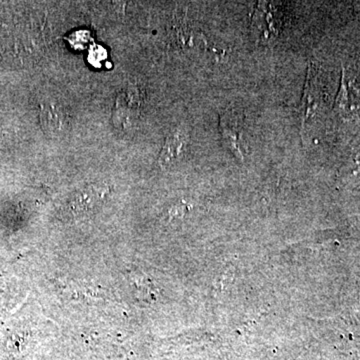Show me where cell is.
I'll list each match as a JSON object with an SVG mask.
<instances>
[{
    "mask_svg": "<svg viewBox=\"0 0 360 360\" xmlns=\"http://www.w3.org/2000/svg\"><path fill=\"white\" fill-rule=\"evenodd\" d=\"M243 118L236 111L227 110L220 116V131L227 146L239 160H243L246 144L243 141Z\"/></svg>",
    "mask_w": 360,
    "mask_h": 360,
    "instance_id": "cell-1",
    "label": "cell"
},
{
    "mask_svg": "<svg viewBox=\"0 0 360 360\" xmlns=\"http://www.w3.org/2000/svg\"><path fill=\"white\" fill-rule=\"evenodd\" d=\"M108 187L104 184H92L78 191L68 203V208L75 215L86 214L103 202L108 194Z\"/></svg>",
    "mask_w": 360,
    "mask_h": 360,
    "instance_id": "cell-2",
    "label": "cell"
},
{
    "mask_svg": "<svg viewBox=\"0 0 360 360\" xmlns=\"http://www.w3.org/2000/svg\"><path fill=\"white\" fill-rule=\"evenodd\" d=\"M316 71L314 63L309 66L307 70V79H305L304 89H303V96L302 104H300V112L302 118V127L309 117L316 113L319 108V94L317 89Z\"/></svg>",
    "mask_w": 360,
    "mask_h": 360,
    "instance_id": "cell-3",
    "label": "cell"
},
{
    "mask_svg": "<svg viewBox=\"0 0 360 360\" xmlns=\"http://www.w3.org/2000/svg\"><path fill=\"white\" fill-rule=\"evenodd\" d=\"M186 136L181 130L177 129L167 137L165 146L161 150L158 162L161 167H168L175 161L182 158L186 148Z\"/></svg>",
    "mask_w": 360,
    "mask_h": 360,
    "instance_id": "cell-4",
    "label": "cell"
},
{
    "mask_svg": "<svg viewBox=\"0 0 360 360\" xmlns=\"http://www.w3.org/2000/svg\"><path fill=\"white\" fill-rule=\"evenodd\" d=\"M359 90L355 89L352 82L345 77V70L342 71L340 91L335 99V108L343 113H352L356 110V101L359 98Z\"/></svg>",
    "mask_w": 360,
    "mask_h": 360,
    "instance_id": "cell-5",
    "label": "cell"
},
{
    "mask_svg": "<svg viewBox=\"0 0 360 360\" xmlns=\"http://www.w3.org/2000/svg\"><path fill=\"white\" fill-rule=\"evenodd\" d=\"M42 124L51 134H61L66 125V116L63 108L56 104H49L41 112Z\"/></svg>",
    "mask_w": 360,
    "mask_h": 360,
    "instance_id": "cell-6",
    "label": "cell"
}]
</instances>
